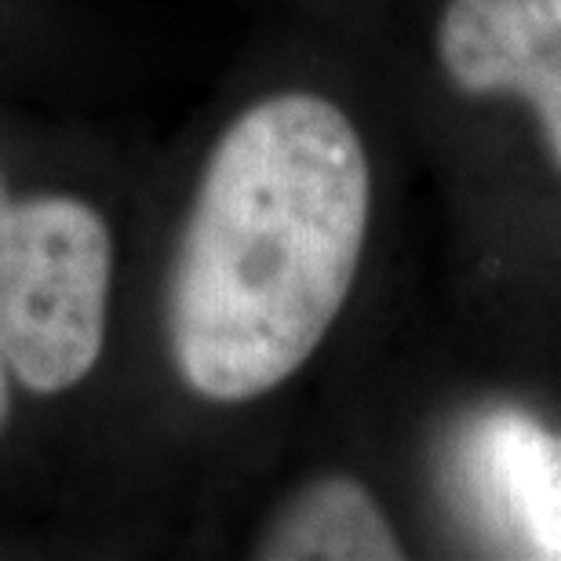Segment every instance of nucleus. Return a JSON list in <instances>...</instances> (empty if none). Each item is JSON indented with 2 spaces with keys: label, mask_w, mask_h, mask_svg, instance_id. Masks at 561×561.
Instances as JSON below:
<instances>
[{
  "label": "nucleus",
  "mask_w": 561,
  "mask_h": 561,
  "mask_svg": "<svg viewBox=\"0 0 561 561\" xmlns=\"http://www.w3.org/2000/svg\"><path fill=\"white\" fill-rule=\"evenodd\" d=\"M373 157L310 88L241 106L208 142L153 280L164 376L208 409L288 387L343 318L373 227Z\"/></svg>",
  "instance_id": "nucleus-1"
},
{
  "label": "nucleus",
  "mask_w": 561,
  "mask_h": 561,
  "mask_svg": "<svg viewBox=\"0 0 561 561\" xmlns=\"http://www.w3.org/2000/svg\"><path fill=\"white\" fill-rule=\"evenodd\" d=\"M249 554L266 561H398L405 547L365 481L318 474L266 514Z\"/></svg>",
  "instance_id": "nucleus-4"
},
{
  "label": "nucleus",
  "mask_w": 561,
  "mask_h": 561,
  "mask_svg": "<svg viewBox=\"0 0 561 561\" xmlns=\"http://www.w3.org/2000/svg\"><path fill=\"white\" fill-rule=\"evenodd\" d=\"M437 59L470 95H522L561 168V0H448Z\"/></svg>",
  "instance_id": "nucleus-3"
},
{
  "label": "nucleus",
  "mask_w": 561,
  "mask_h": 561,
  "mask_svg": "<svg viewBox=\"0 0 561 561\" xmlns=\"http://www.w3.org/2000/svg\"><path fill=\"white\" fill-rule=\"evenodd\" d=\"M474 467L489 511L529 554L561 558V437L522 412H496L474 434Z\"/></svg>",
  "instance_id": "nucleus-5"
},
{
  "label": "nucleus",
  "mask_w": 561,
  "mask_h": 561,
  "mask_svg": "<svg viewBox=\"0 0 561 561\" xmlns=\"http://www.w3.org/2000/svg\"><path fill=\"white\" fill-rule=\"evenodd\" d=\"M125 343L121 164L0 110V514L121 437Z\"/></svg>",
  "instance_id": "nucleus-2"
}]
</instances>
